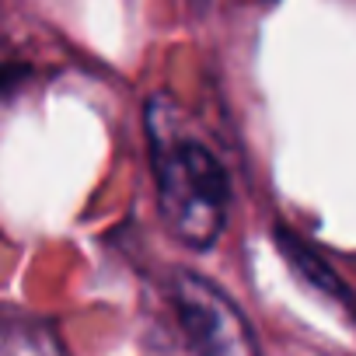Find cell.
<instances>
[{
	"mask_svg": "<svg viewBox=\"0 0 356 356\" xmlns=\"http://www.w3.org/2000/svg\"><path fill=\"white\" fill-rule=\"evenodd\" d=\"M171 304L200 356H262L241 307L207 276L178 269L171 280Z\"/></svg>",
	"mask_w": 356,
	"mask_h": 356,
	"instance_id": "7a4b0ae2",
	"label": "cell"
},
{
	"mask_svg": "<svg viewBox=\"0 0 356 356\" xmlns=\"http://www.w3.org/2000/svg\"><path fill=\"white\" fill-rule=\"evenodd\" d=\"M147 136L157 207L168 231L189 248H210L224 234L231 207L224 164L200 136L186 129L178 108L161 95L147 102Z\"/></svg>",
	"mask_w": 356,
	"mask_h": 356,
	"instance_id": "6da1fadb",
	"label": "cell"
}]
</instances>
